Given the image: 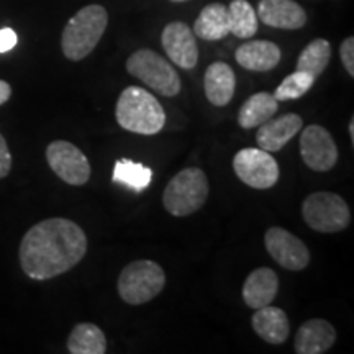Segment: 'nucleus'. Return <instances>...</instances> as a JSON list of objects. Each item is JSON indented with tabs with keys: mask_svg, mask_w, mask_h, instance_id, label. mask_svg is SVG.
<instances>
[{
	"mask_svg": "<svg viewBox=\"0 0 354 354\" xmlns=\"http://www.w3.org/2000/svg\"><path fill=\"white\" fill-rule=\"evenodd\" d=\"M113 180L127 185L135 192H143L151 184L153 171L131 159H118L113 167Z\"/></svg>",
	"mask_w": 354,
	"mask_h": 354,
	"instance_id": "obj_25",
	"label": "nucleus"
},
{
	"mask_svg": "<svg viewBox=\"0 0 354 354\" xmlns=\"http://www.w3.org/2000/svg\"><path fill=\"white\" fill-rule=\"evenodd\" d=\"M161 43L166 55L180 69H194L198 63V46L196 35L184 21H171L165 26Z\"/></svg>",
	"mask_w": 354,
	"mask_h": 354,
	"instance_id": "obj_12",
	"label": "nucleus"
},
{
	"mask_svg": "<svg viewBox=\"0 0 354 354\" xmlns=\"http://www.w3.org/2000/svg\"><path fill=\"white\" fill-rule=\"evenodd\" d=\"M279 290L277 274L269 268L254 269L243 284V300L250 308L258 310L271 305Z\"/></svg>",
	"mask_w": 354,
	"mask_h": 354,
	"instance_id": "obj_16",
	"label": "nucleus"
},
{
	"mask_svg": "<svg viewBox=\"0 0 354 354\" xmlns=\"http://www.w3.org/2000/svg\"><path fill=\"white\" fill-rule=\"evenodd\" d=\"M192 32L205 41H216V39L227 37L230 35L228 7L218 2L203 7L194 24Z\"/></svg>",
	"mask_w": 354,
	"mask_h": 354,
	"instance_id": "obj_20",
	"label": "nucleus"
},
{
	"mask_svg": "<svg viewBox=\"0 0 354 354\" xmlns=\"http://www.w3.org/2000/svg\"><path fill=\"white\" fill-rule=\"evenodd\" d=\"M258 20L281 30H299L307 24V13L294 0H261Z\"/></svg>",
	"mask_w": 354,
	"mask_h": 354,
	"instance_id": "obj_13",
	"label": "nucleus"
},
{
	"mask_svg": "<svg viewBox=\"0 0 354 354\" xmlns=\"http://www.w3.org/2000/svg\"><path fill=\"white\" fill-rule=\"evenodd\" d=\"M127 71L159 95L176 97L180 92L177 71L156 51L138 50L128 57Z\"/></svg>",
	"mask_w": 354,
	"mask_h": 354,
	"instance_id": "obj_6",
	"label": "nucleus"
},
{
	"mask_svg": "<svg viewBox=\"0 0 354 354\" xmlns=\"http://www.w3.org/2000/svg\"><path fill=\"white\" fill-rule=\"evenodd\" d=\"M209 197V179L198 167H187L172 177L162 194L165 209L174 216L201 210Z\"/></svg>",
	"mask_w": 354,
	"mask_h": 354,
	"instance_id": "obj_4",
	"label": "nucleus"
},
{
	"mask_svg": "<svg viewBox=\"0 0 354 354\" xmlns=\"http://www.w3.org/2000/svg\"><path fill=\"white\" fill-rule=\"evenodd\" d=\"M236 63L246 71L268 73L276 68L281 61V50L276 43L266 39H254L241 44L236 50Z\"/></svg>",
	"mask_w": 354,
	"mask_h": 354,
	"instance_id": "obj_17",
	"label": "nucleus"
},
{
	"mask_svg": "<svg viewBox=\"0 0 354 354\" xmlns=\"http://www.w3.org/2000/svg\"><path fill=\"white\" fill-rule=\"evenodd\" d=\"M12 169V154L8 151L7 141L0 135V179L7 177Z\"/></svg>",
	"mask_w": 354,
	"mask_h": 354,
	"instance_id": "obj_28",
	"label": "nucleus"
},
{
	"mask_svg": "<svg viewBox=\"0 0 354 354\" xmlns=\"http://www.w3.org/2000/svg\"><path fill=\"white\" fill-rule=\"evenodd\" d=\"M302 117L295 113L282 115V117L274 118V120L269 118L268 122L259 125V130L256 133V141H258L259 148L264 149V151H281L302 130Z\"/></svg>",
	"mask_w": 354,
	"mask_h": 354,
	"instance_id": "obj_14",
	"label": "nucleus"
},
{
	"mask_svg": "<svg viewBox=\"0 0 354 354\" xmlns=\"http://www.w3.org/2000/svg\"><path fill=\"white\" fill-rule=\"evenodd\" d=\"M107 25L109 13L102 6L92 3L81 8L63 30L61 48L64 56L71 61H81L87 57L104 37Z\"/></svg>",
	"mask_w": 354,
	"mask_h": 354,
	"instance_id": "obj_3",
	"label": "nucleus"
},
{
	"mask_svg": "<svg viewBox=\"0 0 354 354\" xmlns=\"http://www.w3.org/2000/svg\"><path fill=\"white\" fill-rule=\"evenodd\" d=\"M302 216L310 228L320 233H338L351 221L346 201L333 192H313L304 201Z\"/></svg>",
	"mask_w": 354,
	"mask_h": 354,
	"instance_id": "obj_7",
	"label": "nucleus"
},
{
	"mask_svg": "<svg viewBox=\"0 0 354 354\" xmlns=\"http://www.w3.org/2000/svg\"><path fill=\"white\" fill-rule=\"evenodd\" d=\"M87 253V236L73 220L48 218L25 233L20 243V266L33 281H48L68 272Z\"/></svg>",
	"mask_w": 354,
	"mask_h": 354,
	"instance_id": "obj_1",
	"label": "nucleus"
},
{
	"mask_svg": "<svg viewBox=\"0 0 354 354\" xmlns=\"http://www.w3.org/2000/svg\"><path fill=\"white\" fill-rule=\"evenodd\" d=\"M264 245L269 256L287 271H302L310 263L305 243L281 227H272L266 232Z\"/></svg>",
	"mask_w": 354,
	"mask_h": 354,
	"instance_id": "obj_10",
	"label": "nucleus"
},
{
	"mask_svg": "<svg viewBox=\"0 0 354 354\" xmlns=\"http://www.w3.org/2000/svg\"><path fill=\"white\" fill-rule=\"evenodd\" d=\"M339 56H342V63L344 69L348 71L349 77H354V38L349 37L342 43L339 48Z\"/></svg>",
	"mask_w": 354,
	"mask_h": 354,
	"instance_id": "obj_27",
	"label": "nucleus"
},
{
	"mask_svg": "<svg viewBox=\"0 0 354 354\" xmlns=\"http://www.w3.org/2000/svg\"><path fill=\"white\" fill-rule=\"evenodd\" d=\"M234 174L253 189H271L279 180V165L271 153L261 148L240 149L233 158Z\"/></svg>",
	"mask_w": 354,
	"mask_h": 354,
	"instance_id": "obj_8",
	"label": "nucleus"
},
{
	"mask_svg": "<svg viewBox=\"0 0 354 354\" xmlns=\"http://www.w3.org/2000/svg\"><path fill=\"white\" fill-rule=\"evenodd\" d=\"M230 33L236 38L248 39L258 32V15L248 0H233L228 7Z\"/></svg>",
	"mask_w": 354,
	"mask_h": 354,
	"instance_id": "obj_24",
	"label": "nucleus"
},
{
	"mask_svg": "<svg viewBox=\"0 0 354 354\" xmlns=\"http://www.w3.org/2000/svg\"><path fill=\"white\" fill-rule=\"evenodd\" d=\"M349 136H351V143L354 145V118L349 122Z\"/></svg>",
	"mask_w": 354,
	"mask_h": 354,
	"instance_id": "obj_31",
	"label": "nucleus"
},
{
	"mask_svg": "<svg viewBox=\"0 0 354 354\" xmlns=\"http://www.w3.org/2000/svg\"><path fill=\"white\" fill-rule=\"evenodd\" d=\"M10 95H12V87H10V84L6 82V81H2V79H0V105L6 104V102H7L8 99H10Z\"/></svg>",
	"mask_w": 354,
	"mask_h": 354,
	"instance_id": "obj_30",
	"label": "nucleus"
},
{
	"mask_svg": "<svg viewBox=\"0 0 354 354\" xmlns=\"http://www.w3.org/2000/svg\"><path fill=\"white\" fill-rule=\"evenodd\" d=\"M234 87H236V77L227 63L216 61L207 68L205 77H203V88H205V95L212 105L215 107L228 105L234 95Z\"/></svg>",
	"mask_w": 354,
	"mask_h": 354,
	"instance_id": "obj_19",
	"label": "nucleus"
},
{
	"mask_svg": "<svg viewBox=\"0 0 354 354\" xmlns=\"http://www.w3.org/2000/svg\"><path fill=\"white\" fill-rule=\"evenodd\" d=\"M68 351L71 354H105L107 338L94 323H79L68 338Z\"/></svg>",
	"mask_w": 354,
	"mask_h": 354,
	"instance_id": "obj_22",
	"label": "nucleus"
},
{
	"mask_svg": "<svg viewBox=\"0 0 354 354\" xmlns=\"http://www.w3.org/2000/svg\"><path fill=\"white\" fill-rule=\"evenodd\" d=\"M331 59V46L326 39L318 38L313 39L312 43H308L304 48V51L300 53L299 61H297V69L302 73H307L308 76L317 79L325 73L326 66L330 64Z\"/></svg>",
	"mask_w": 354,
	"mask_h": 354,
	"instance_id": "obj_23",
	"label": "nucleus"
},
{
	"mask_svg": "<svg viewBox=\"0 0 354 354\" xmlns=\"http://www.w3.org/2000/svg\"><path fill=\"white\" fill-rule=\"evenodd\" d=\"M300 156L312 171L333 169L338 161V148L331 133L320 125H308L300 135Z\"/></svg>",
	"mask_w": 354,
	"mask_h": 354,
	"instance_id": "obj_11",
	"label": "nucleus"
},
{
	"mask_svg": "<svg viewBox=\"0 0 354 354\" xmlns=\"http://www.w3.org/2000/svg\"><path fill=\"white\" fill-rule=\"evenodd\" d=\"M251 325L256 335L269 344H282L290 335V323L286 312L279 307L266 305L254 312Z\"/></svg>",
	"mask_w": 354,
	"mask_h": 354,
	"instance_id": "obj_18",
	"label": "nucleus"
},
{
	"mask_svg": "<svg viewBox=\"0 0 354 354\" xmlns=\"http://www.w3.org/2000/svg\"><path fill=\"white\" fill-rule=\"evenodd\" d=\"M279 109V102L276 97L268 94V92H258L251 95L245 104L241 105L240 113H238V123L241 128H256L268 122L276 115Z\"/></svg>",
	"mask_w": 354,
	"mask_h": 354,
	"instance_id": "obj_21",
	"label": "nucleus"
},
{
	"mask_svg": "<svg viewBox=\"0 0 354 354\" xmlns=\"http://www.w3.org/2000/svg\"><path fill=\"white\" fill-rule=\"evenodd\" d=\"M166 274L158 263L149 259L135 261L125 266L118 277V294L123 302L143 305L165 289Z\"/></svg>",
	"mask_w": 354,
	"mask_h": 354,
	"instance_id": "obj_5",
	"label": "nucleus"
},
{
	"mask_svg": "<svg viewBox=\"0 0 354 354\" xmlns=\"http://www.w3.org/2000/svg\"><path fill=\"white\" fill-rule=\"evenodd\" d=\"M171 2H185V0H171Z\"/></svg>",
	"mask_w": 354,
	"mask_h": 354,
	"instance_id": "obj_32",
	"label": "nucleus"
},
{
	"mask_svg": "<svg viewBox=\"0 0 354 354\" xmlns=\"http://www.w3.org/2000/svg\"><path fill=\"white\" fill-rule=\"evenodd\" d=\"M19 43V37L12 28H0V53L13 50Z\"/></svg>",
	"mask_w": 354,
	"mask_h": 354,
	"instance_id": "obj_29",
	"label": "nucleus"
},
{
	"mask_svg": "<svg viewBox=\"0 0 354 354\" xmlns=\"http://www.w3.org/2000/svg\"><path fill=\"white\" fill-rule=\"evenodd\" d=\"M336 331L330 322L323 318H313L302 323L294 339L297 354H323L333 346Z\"/></svg>",
	"mask_w": 354,
	"mask_h": 354,
	"instance_id": "obj_15",
	"label": "nucleus"
},
{
	"mask_svg": "<svg viewBox=\"0 0 354 354\" xmlns=\"http://www.w3.org/2000/svg\"><path fill=\"white\" fill-rule=\"evenodd\" d=\"M313 84H315V79L312 76H308L307 73H302V71H295V73H292L290 76H287L284 81L279 84L276 92H274V97H276L277 102L297 100L307 94Z\"/></svg>",
	"mask_w": 354,
	"mask_h": 354,
	"instance_id": "obj_26",
	"label": "nucleus"
},
{
	"mask_svg": "<svg viewBox=\"0 0 354 354\" xmlns=\"http://www.w3.org/2000/svg\"><path fill=\"white\" fill-rule=\"evenodd\" d=\"M46 161L53 172L69 185H84L91 177L87 156L69 141L56 140L48 145Z\"/></svg>",
	"mask_w": 354,
	"mask_h": 354,
	"instance_id": "obj_9",
	"label": "nucleus"
},
{
	"mask_svg": "<svg viewBox=\"0 0 354 354\" xmlns=\"http://www.w3.org/2000/svg\"><path fill=\"white\" fill-rule=\"evenodd\" d=\"M118 125L123 130L151 136L165 128L166 113L162 105L143 87H127L118 97L115 109Z\"/></svg>",
	"mask_w": 354,
	"mask_h": 354,
	"instance_id": "obj_2",
	"label": "nucleus"
}]
</instances>
